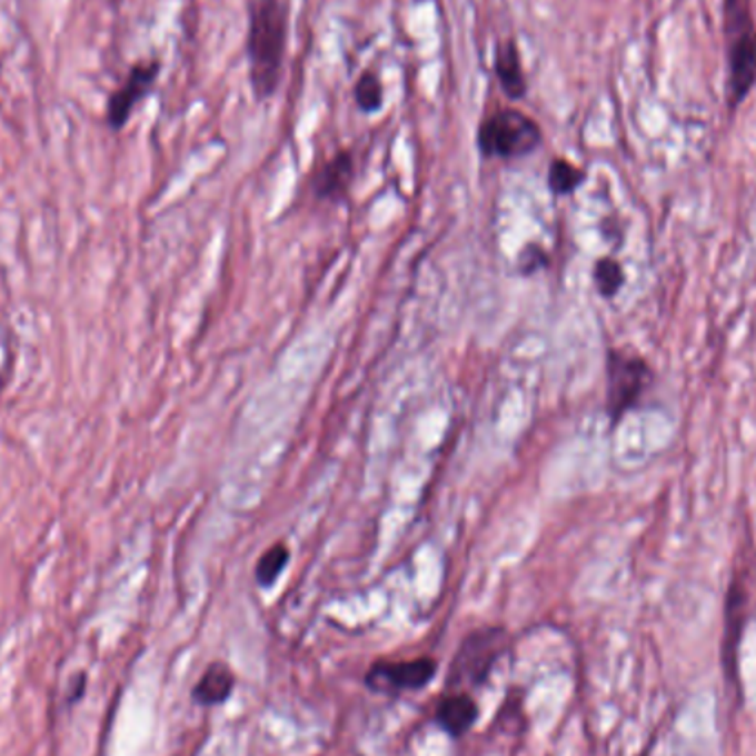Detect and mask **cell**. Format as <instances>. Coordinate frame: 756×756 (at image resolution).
<instances>
[{"label":"cell","instance_id":"obj_9","mask_svg":"<svg viewBox=\"0 0 756 756\" xmlns=\"http://www.w3.org/2000/svg\"><path fill=\"white\" fill-rule=\"evenodd\" d=\"M494 69L500 82V89L509 100H523L527 96V78L523 69V58L516 40L505 38L496 47Z\"/></svg>","mask_w":756,"mask_h":756},{"label":"cell","instance_id":"obj_5","mask_svg":"<svg viewBox=\"0 0 756 756\" xmlns=\"http://www.w3.org/2000/svg\"><path fill=\"white\" fill-rule=\"evenodd\" d=\"M438 670V662L431 657H418L407 662L382 659L375 662L366 675V686L378 695H402L425 688Z\"/></svg>","mask_w":756,"mask_h":756},{"label":"cell","instance_id":"obj_13","mask_svg":"<svg viewBox=\"0 0 756 756\" xmlns=\"http://www.w3.org/2000/svg\"><path fill=\"white\" fill-rule=\"evenodd\" d=\"M355 102L364 113H377L382 107V84L375 71L361 73V78L355 84Z\"/></svg>","mask_w":756,"mask_h":756},{"label":"cell","instance_id":"obj_16","mask_svg":"<svg viewBox=\"0 0 756 756\" xmlns=\"http://www.w3.org/2000/svg\"><path fill=\"white\" fill-rule=\"evenodd\" d=\"M0 387H2V377H0Z\"/></svg>","mask_w":756,"mask_h":756},{"label":"cell","instance_id":"obj_6","mask_svg":"<svg viewBox=\"0 0 756 756\" xmlns=\"http://www.w3.org/2000/svg\"><path fill=\"white\" fill-rule=\"evenodd\" d=\"M648 382V368L639 359H628L619 352L608 357V414L619 420L641 396Z\"/></svg>","mask_w":756,"mask_h":756},{"label":"cell","instance_id":"obj_8","mask_svg":"<svg viewBox=\"0 0 756 756\" xmlns=\"http://www.w3.org/2000/svg\"><path fill=\"white\" fill-rule=\"evenodd\" d=\"M352 180H355V158L350 151H339L312 178V190L319 199L339 201L348 195Z\"/></svg>","mask_w":756,"mask_h":756},{"label":"cell","instance_id":"obj_3","mask_svg":"<svg viewBox=\"0 0 756 756\" xmlns=\"http://www.w3.org/2000/svg\"><path fill=\"white\" fill-rule=\"evenodd\" d=\"M509 637L503 628H478L469 633L456 650V657L449 666L447 688L454 693H471L480 688L494 664L505 655Z\"/></svg>","mask_w":756,"mask_h":756},{"label":"cell","instance_id":"obj_12","mask_svg":"<svg viewBox=\"0 0 756 756\" xmlns=\"http://www.w3.org/2000/svg\"><path fill=\"white\" fill-rule=\"evenodd\" d=\"M288 563H290V551H288V547H286L284 543L272 545V547L259 558L257 568H255V577H257L259 586H263V588L272 586V584L279 579V575L284 573V568L288 567Z\"/></svg>","mask_w":756,"mask_h":756},{"label":"cell","instance_id":"obj_10","mask_svg":"<svg viewBox=\"0 0 756 756\" xmlns=\"http://www.w3.org/2000/svg\"><path fill=\"white\" fill-rule=\"evenodd\" d=\"M478 719V704L471 693H451L438 704L436 724L454 739L467 735Z\"/></svg>","mask_w":756,"mask_h":756},{"label":"cell","instance_id":"obj_7","mask_svg":"<svg viewBox=\"0 0 756 756\" xmlns=\"http://www.w3.org/2000/svg\"><path fill=\"white\" fill-rule=\"evenodd\" d=\"M158 76H160V62L158 60L138 62V64L131 67L125 84L116 93H111L109 105H107V125L113 131L125 129L136 105L151 93Z\"/></svg>","mask_w":756,"mask_h":756},{"label":"cell","instance_id":"obj_2","mask_svg":"<svg viewBox=\"0 0 756 756\" xmlns=\"http://www.w3.org/2000/svg\"><path fill=\"white\" fill-rule=\"evenodd\" d=\"M540 145V125L518 109H498L478 127V149L487 160H520Z\"/></svg>","mask_w":756,"mask_h":756},{"label":"cell","instance_id":"obj_4","mask_svg":"<svg viewBox=\"0 0 756 756\" xmlns=\"http://www.w3.org/2000/svg\"><path fill=\"white\" fill-rule=\"evenodd\" d=\"M730 102L739 105L756 80V29L748 0H726Z\"/></svg>","mask_w":756,"mask_h":756},{"label":"cell","instance_id":"obj_11","mask_svg":"<svg viewBox=\"0 0 756 756\" xmlns=\"http://www.w3.org/2000/svg\"><path fill=\"white\" fill-rule=\"evenodd\" d=\"M235 673L228 664L215 662L206 668L201 679L192 688V702L197 706H221L235 690Z\"/></svg>","mask_w":756,"mask_h":756},{"label":"cell","instance_id":"obj_1","mask_svg":"<svg viewBox=\"0 0 756 756\" xmlns=\"http://www.w3.org/2000/svg\"><path fill=\"white\" fill-rule=\"evenodd\" d=\"M292 0H248V78L257 100L277 93L284 78Z\"/></svg>","mask_w":756,"mask_h":756},{"label":"cell","instance_id":"obj_14","mask_svg":"<svg viewBox=\"0 0 756 756\" xmlns=\"http://www.w3.org/2000/svg\"><path fill=\"white\" fill-rule=\"evenodd\" d=\"M584 182V173L567 160H554L549 167V189L556 195H570Z\"/></svg>","mask_w":756,"mask_h":756},{"label":"cell","instance_id":"obj_15","mask_svg":"<svg viewBox=\"0 0 756 756\" xmlns=\"http://www.w3.org/2000/svg\"><path fill=\"white\" fill-rule=\"evenodd\" d=\"M621 284H624V275H621V268H619L617 261L601 259L595 266V286L604 297H613L619 290Z\"/></svg>","mask_w":756,"mask_h":756}]
</instances>
